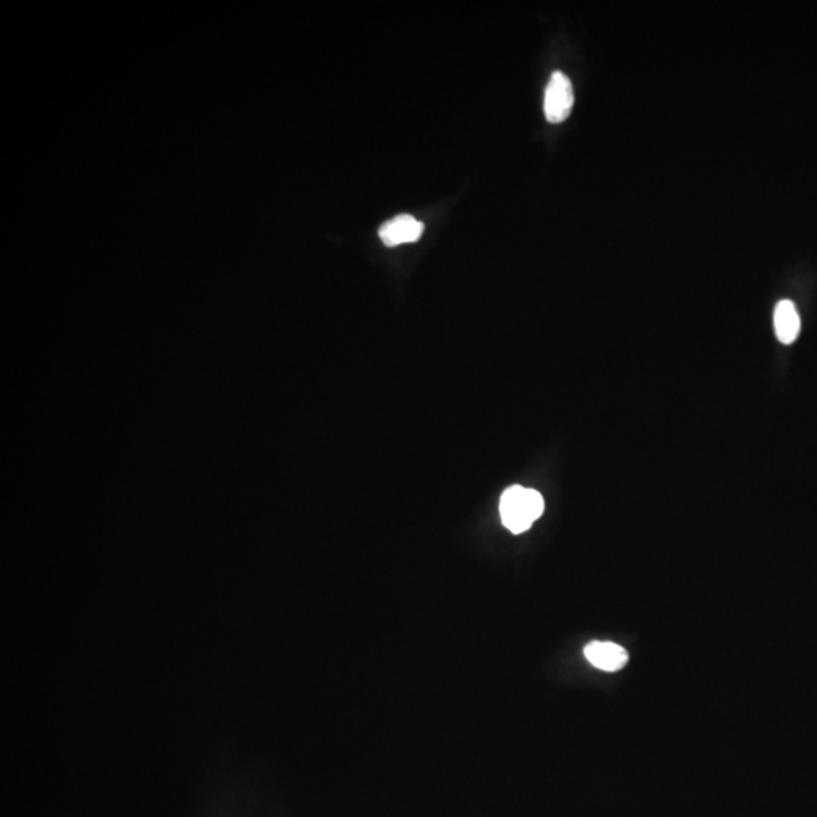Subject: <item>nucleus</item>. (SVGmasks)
I'll list each match as a JSON object with an SVG mask.
<instances>
[{
  "instance_id": "nucleus-4",
  "label": "nucleus",
  "mask_w": 817,
  "mask_h": 817,
  "mask_svg": "<svg viewBox=\"0 0 817 817\" xmlns=\"http://www.w3.org/2000/svg\"><path fill=\"white\" fill-rule=\"evenodd\" d=\"M585 656L592 667L605 672L621 671L629 663L630 658L625 648L613 642H600V640L589 643L585 648Z\"/></svg>"
},
{
  "instance_id": "nucleus-2",
  "label": "nucleus",
  "mask_w": 817,
  "mask_h": 817,
  "mask_svg": "<svg viewBox=\"0 0 817 817\" xmlns=\"http://www.w3.org/2000/svg\"><path fill=\"white\" fill-rule=\"evenodd\" d=\"M572 106H574V88H572L569 77L562 71H554L549 86H547V90H545V100H543L545 117L549 123H562L569 117Z\"/></svg>"
},
{
  "instance_id": "nucleus-5",
  "label": "nucleus",
  "mask_w": 817,
  "mask_h": 817,
  "mask_svg": "<svg viewBox=\"0 0 817 817\" xmlns=\"http://www.w3.org/2000/svg\"><path fill=\"white\" fill-rule=\"evenodd\" d=\"M775 333L783 344H794L801 331V318L794 302L781 300L774 313Z\"/></svg>"
},
{
  "instance_id": "nucleus-3",
  "label": "nucleus",
  "mask_w": 817,
  "mask_h": 817,
  "mask_svg": "<svg viewBox=\"0 0 817 817\" xmlns=\"http://www.w3.org/2000/svg\"><path fill=\"white\" fill-rule=\"evenodd\" d=\"M424 231V224L418 222L412 215L403 213L398 217L383 222L378 229V237L383 244L387 247H397L406 242H415L420 240Z\"/></svg>"
},
{
  "instance_id": "nucleus-1",
  "label": "nucleus",
  "mask_w": 817,
  "mask_h": 817,
  "mask_svg": "<svg viewBox=\"0 0 817 817\" xmlns=\"http://www.w3.org/2000/svg\"><path fill=\"white\" fill-rule=\"evenodd\" d=\"M545 504L543 496L534 489L522 486H512L505 489L501 495L500 515L505 529L512 533H524L539 520L543 513Z\"/></svg>"
}]
</instances>
